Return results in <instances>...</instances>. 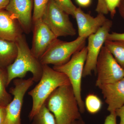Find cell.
<instances>
[{"label":"cell","instance_id":"cell-31","mask_svg":"<svg viewBox=\"0 0 124 124\" xmlns=\"http://www.w3.org/2000/svg\"><path fill=\"white\" fill-rule=\"evenodd\" d=\"M70 124H86V123L82 119V118L73 121Z\"/></svg>","mask_w":124,"mask_h":124},{"label":"cell","instance_id":"cell-14","mask_svg":"<svg viewBox=\"0 0 124 124\" xmlns=\"http://www.w3.org/2000/svg\"><path fill=\"white\" fill-rule=\"evenodd\" d=\"M23 32L17 20L6 10H0V38L15 42Z\"/></svg>","mask_w":124,"mask_h":124},{"label":"cell","instance_id":"cell-9","mask_svg":"<svg viewBox=\"0 0 124 124\" xmlns=\"http://www.w3.org/2000/svg\"><path fill=\"white\" fill-rule=\"evenodd\" d=\"M112 24V21L107 19L95 33L88 37L87 57L83 71V77L91 75L93 71H96L98 57Z\"/></svg>","mask_w":124,"mask_h":124},{"label":"cell","instance_id":"cell-18","mask_svg":"<svg viewBox=\"0 0 124 124\" xmlns=\"http://www.w3.org/2000/svg\"><path fill=\"white\" fill-rule=\"evenodd\" d=\"M31 124H57L54 116L45 104L32 118Z\"/></svg>","mask_w":124,"mask_h":124},{"label":"cell","instance_id":"cell-4","mask_svg":"<svg viewBox=\"0 0 124 124\" xmlns=\"http://www.w3.org/2000/svg\"><path fill=\"white\" fill-rule=\"evenodd\" d=\"M87 54V47L85 46L74 54L66 63L60 66H54L53 67L54 70L64 73L68 78L81 114L84 113L85 110L84 102L81 96V81Z\"/></svg>","mask_w":124,"mask_h":124},{"label":"cell","instance_id":"cell-10","mask_svg":"<svg viewBox=\"0 0 124 124\" xmlns=\"http://www.w3.org/2000/svg\"><path fill=\"white\" fill-rule=\"evenodd\" d=\"M33 38L31 51L40 58L52 43L57 39L42 18L33 22Z\"/></svg>","mask_w":124,"mask_h":124},{"label":"cell","instance_id":"cell-23","mask_svg":"<svg viewBox=\"0 0 124 124\" xmlns=\"http://www.w3.org/2000/svg\"><path fill=\"white\" fill-rule=\"evenodd\" d=\"M95 11L98 14H102L104 15L107 14L109 13L106 5L105 0H98Z\"/></svg>","mask_w":124,"mask_h":124},{"label":"cell","instance_id":"cell-8","mask_svg":"<svg viewBox=\"0 0 124 124\" xmlns=\"http://www.w3.org/2000/svg\"><path fill=\"white\" fill-rule=\"evenodd\" d=\"M34 82L32 77L26 79L17 78L14 80V86L9 90V93L13 98L6 107L5 124H22L20 116L23 99Z\"/></svg>","mask_w":124,"mask_h":124},{"label":"cell","instance_id":"cell-12","mask_svg":"<svg viewBox=\"0 0 124 124\" xmlns=\"http://www.w3.org/2000/svg\"><path fill=\"white\" fill-rule=\"evenodd\" d=\"M105 15L98 14L95 17L85 13L80 7L77 8L74 17L78 27V36L88 38L95 33L107 20Z\"/></svg>","mask_w":124,"mask_h":124},{"label":"cell","instance_id":"cell-26","mask_svg":"<svg viewBox=\"0 0 124 124\" xmlns=\"http://www.w3.org/2000/svg\"><path fill=\"white\" fill-rule=\"evenodd\" d=\"M6 117V107L0 106V124H5Z\"/></svg>","mask_w":124,"mask_h":124},{"label":"cell","instance_id":"cell-1","mask_svg":"<svg viewBox=\"0 0 124 124\" xmlns=\"http://www.w3.org/2000/svg\"><path fill=\"white\" fill-rule=\"evenodd\" d=\"M44 104L53 114L57 124H70L82 118L71 84L64 85L56 89Z\"/></svg>","mask_w":124,"mask_h":124},{"label":"cell","instance_id":"cell-29","mask_svg":"<svg viewBox=\"0 0 124 124\" xmlns=\"http://www.w3.org/2000/svg\"><path fill=\"white\" fill-rule=\"evenodd\" d=\"M118 8L120 15L124 20V0H121Z\"/></svg>","mask_w":124,"mask_h":124},{"label":"cell","instance_id":"cell-30","mask_svg":"<svg viewBox=\"0 0 124 124\" xmlns=\"http://www.w3.org/2000/svg\"><path fill=\"white\" fill-rule=\"evenodd\" d=\"M10 0H0V10L5 9Z\"/></svg>","mask_w":124,"mask_h":124},{"label":"cell","instance_id":"cell-17","mask_svg":"<svg viewBox=\"0 0 124 124\" xmlns=\"http://www.w3.org/2000/svg\"><path fill=\"white\" fill-rule=\"evenodd\" d=\"M7 74L6 69L0 67V106L6 107L13 98L11 94L7 92Z\"/></svg>","mask_w":124,"mask_h":124},{"label":"cell","instance_id":"cell-3","mask_svg":"<svg viewBox=\"0 0 124 124\" xmlns=\"http://www.w3.org/2000/svg\"><path fill=\"white\" fill-rule=\"evenodd\" d=\"M42 74L39 82L28 93L32 99L31 109L28 117L32 120L39 110L49 95L56 89L64 85L71 84L64 73L51 68L48 65H42Z\"/></svg>","mask_w":124,"mask_h":124},{"label":"cell","instance_id":"cell-15","mask_svg":"<svg viewBox=\"0 0 124 124\" xmlns=\"http://www.w3.org/2000/svg\"><path fill=\"white\" fill-rule=\"evenodd\" d=\"M17 53L16 42L0 38V67L7 69L15 61Z\"/></svg>","mask_w":124,"mask_h":124},{"label":"cell","instance_id":"cell-2","mask_svg":"<svg viewBox=\"0 0 124 124\" xmlns=\"http://www.w3.org/2000/svg\"><path fill=\"white\" fill-rule=\"evenodd\" d=\"M15 42L17 54L13 62L6 69L8 86L15 79H23L28 72L32 74L34 82H39L42 75V64L32 53L24 35L20 36Z\"/></svg>","mask_w":124,"mask_h":124},{"label":"cell","instance_id":"cell-20","mask_svg":"<svg viewBox=\"0 0 124 124\" xmlns=\"http://www.w3.org/2000/svg\"><path fill=\"white\" fill-rule=\"evenodd\" d=\"M50 0H34L32 22L41 18Z\"/></svg>","mask_w":124,"mask_h":124},{"label":"cell","instance_id":"cell-22","mask_svg":"<svg viewBox=\"0 0 124 124\" xmlns=\"http://www.w3.org/2000/svg\"><path fill=\"white\" fill-rule=\"evenodd\" d=\"M121 0H105L106 5L111 17H114L116 12V8L119 5Z\"/></svg>","mask_w":124,"mask_h":124},{"label":"cell","instance_id":"cell-16","mask_svg":"<svg viewBox=\"0 0 124 124\" xmlns=\"http://www.w3.org/2000/svg\"><path fill=\"white\" fill-rule=\"evenodd\" d=\"M104 44L118 64L124 70V41L107 40Z\"/></svg>","mask_w":124,"mask_h":124},{"label":"cell","instance_id":"cell-24","mask_svg":"<svg viewBox=\"0 0 124 124\" xmlns=\"http://www.w3.org/2000/svg\"><path fill=\"white\" fill-rule=\"evenodd\" d=\"M107 40L124 41V33H119L112 32L111 33H109L107 37Z\"/></svg>","mask_w":124,"mask_h":124},{"label":"cell","instance_id":"cell-11","mask_svg":"<svg viewBox=\"0 0 124 124\" xmlns=\"http://www.w3.org/2000/svg\"><path fill=\"white\" fill-rule=\"evenodd\" d=\"M32 0H10L6 10L19 23L23 32L27 34L32 28Z\"/></svg>","mask_w":124,"mask_h":124},{"label":"cell","instance_id":"cell-25","mask_svg":"<svg viewBox=\"0 0 124 124\" xmlns=\"http://www.w3.org/2000/svg\"><path fill=\"white\" fill-rule=\"evenodd\" d=\"M117 116L115 112L110 113L105 119L104 124H117L116 121Z\"/></svg>","mask_w":124,"mask_h":124},{"label":"cell","instance_id":"cell-19","mask_svg":"<svg viewBox=\"0 0 124 124\" xmlns=\"http://www.w3.org/2000/svg\"><path fill=\"white\" fill-rule=\"evenodd\" d=\"M85 107L90 114H95L101 110L102 102L98 97L94 94H90L86 96L84 102Z\"/></svg>","mask_w":124,"mask_h":124},{"label":"cell","instance_id":"cell-21","mask_svg":"<svg viewBox=\"0 0 124 124\" xmlns=\"http://www.w3.org/2000/svg\"><path fill=\"white\" fill-rule=\"evenodd\" d=\"M65 12L74 17L75 12L77 7L71 0H53Z\"/></svg>","mask_w":124,"mask_h":124},{"label":"cell","instance_id":"cell-13","mask_svg":"<svg viewBox=\"0 0 124 124\" xmlns=\"http://www.w3.org/2000/svg\"><path fill=\"white\" fill-rule=\"evenodd\" d=\"M101 91L107 110L110 113L115 112L124 105V77L117 82L99 86Z\"/></svg>","mask_w":124,"mask_h":124},{"label":"cell","instance_id":"cell-27","mask_svg":"<svg viewBox=\"0 0 124 124\" xmlns=\"http://www.w3.org/2000/svg\"><path fill=\"white\" fill-rule=\"evenodd\" d=\"M115 113L117 116H119L120 119L119 124H124V105L116 110Z\"/></svg>","mask_w":124,"mask_h":124},{"label":"cell","instance_id":"cell-7","mask_svg":"<svg viewBox=\"0 0 124 124\" xmlns=\"http://www.w3.org/2000/svg\"><path fill=\"white\" fill-rule=\"evenodd\" d=\"M95 72L97 75L95 85L98 87L117 82L124 77V69L104 46L102 47L98 57Z\"/></svg>","mask_w":124,"mask_h":124},{"label":"cell","instance_id":"cell-28","mask_svg":"<svg viewBox=\"0 0 124 124\" xmlns=\"http://www.w3.org/2000/svg\"><path fill=\"white\" fill-rule=\"evenodd\" d=\"M75 1L80 7L84 8L89 7L92 3V0H75Z\"/></svg>","mask_w":124,"mask_h":124},{"label":"cell","instance_id":"cell-6","mask_svg":"<svg viewBox=\"0 0 124 124\" xmlns=\"http://www.w3.org/2000/svg\"><path fill=\"white\" fill-rule=\"evenodd\" d=\"M69 15L53 0H50L41 18L57 38L73 36L76 34V30Z\"/></svg>","mask_w":124,"mask_h":124},{"label":"cell","instance_id":"cell-5","mask_svg":"<svg viewBox=\"0 0 124 124\" xmlns=\"http://www.w3.org/2000/svg\"><path fill=\"white\" fill-rule=\"evenodd\" d=\"M87 38L78 36L72 41H63L57 39L49 46L39 59L42 65L59 66L65 64L74 54L85 46Z\"/></svg>","mask_w":124,"mask_h":124}]
</instances>
